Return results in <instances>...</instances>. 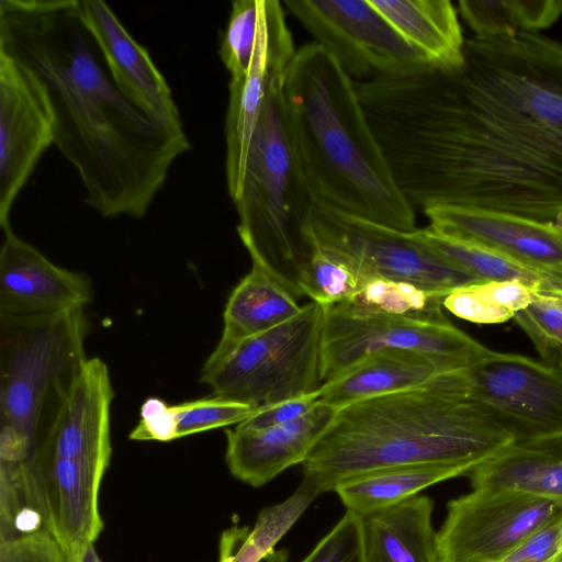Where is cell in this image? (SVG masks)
I'll list each match as a JSON object with an SVG mask.
<instances>
[{
	"label": "cell",
	"instance_id": "obj_1",
	"mask_svg": "<svg viewBox=\"0 0 562 562\" xmlns=\"http://www.w3.org/2000/svg\"><path fill=\"white\" fill-rule=\"evenodd\" d=\"M411 205L562 220V43L465 40L454 69L356 85Z\"/></svg>",
	"mask_w": 562,
	"mask_h": 562
},
{
	"label": "cell",
	"instance_id": "obj_2",
	"mask_svg": "<svg viewBox=\"0 0 562 562\" xmlns=\"http://www.w3.org/2000/svg\"><path fill=\"white\" fill-rule=\"evenodd\" d=\"M0 52L45 87L54 145L76 168L85 202L104 217L142 218L190 143L120 90L79 1L1 0Z\"/></svg>",
	"mask_w": 562,
	"mask_h": 562
},
{
	"label": "cell",
	"instance_id": "obj_3",
	"mask_svg": "<svg viewBox=\"0 0 562 562\" xmlns=\"http://www.w3.org/2000/svg\"><path fill=\"white\" fill-rule=\"evenodd\" d=\"M462 369L336 409L301 464L303 481L323 494L376 469L482 463L516 443L469 395Z\"/></svg>",
	"mask_w": 562,
	"mask_h": 562
},
{
	"label": "cell",
	"instance_id": "obj_4",
	"mask_svg": "<svg viewBox=\"0 0 562 562\" xmlns=\"http://www.w3.org/2000/svg\"><path fill=\"white\" fill-rule=\"evenodd\" d=\"M283 97L293 145L315 202L386 227L416 229L359 99L356 81L318 43L296 49Z\"/></svg>",
	"mask_w": 562,
	"mask_h": 562
},
{
	"label": "cell",
	"instance_id": "obj_5",
	"mask_svg": "<svg viewBox=\"0 0 562 562\" xmlns=\"http://www.w3.org/2000/svg\"><path fill=\"white\" fill-rule=\"evenodd\" d=\"M83 310L41 317L0 315V464L32 468L46 459L88 359Z\"/></svg>",
	"mask_w": 562,
	"mask_h": 562
},
{
	"label": "cell",
	"instance_id": "obj_6",
	"mask_svg": "<svg viewBox=\"0 0 562 562\" xmlns=\"http://www.w3.org/2000/svg\"><path fill=\"white\" fill-rule=\"evenodd\" d=\"M283 80L265 102L234 204L237 233L250 259L300 299L299 277L316 247L311 232L315 201L293 145Z\"/></svg>",
	"mask_w": 562,
	"mask_h": 562
},
{
	"label": "cell",
	"instance_id": "obj_7",
	"mask_svg": "<svg viewBox=\"0 0 562 562\" xmlns=\"http://www.w3.org/2000/svg\"><path fill=\"white\" fill-rule=\"evenodd\" d=\"M325 314V305L310 301L284 323L215 348L203 364L201 382L215 396L257 408L318 390Z\"/></svg>",
	"mask_w": 562,
	"mask_h": 562
},
{
	"label": "cell",
	"instance_id": "obj_8",
	"mask_svg": "<svg viewBox=\"0 0 562 562\" xmlns=\"http://www.w3.org/2000/svg\"><path fill=\"white\" fill-rule=\"evenodd\" d=\"M408 350L471 366L491 351L443 318L394 315L344 302L326 306L323 384L380 350Z\"/></svg>",
	"mask_w": 562,
	"mask_h": 562
},
{
	"label": "cell",
	"instance_id": "obj_9",
	"mask_svg": "<svg viewBox=\"0 0 562 562\" xmlns=\"http://www.w3.org/2000/svg\"><path fill=\"white\" fill-rule=\"evenodd\" d=\"M311 232L318 247L350 262L364 279L405 281L443 297L480 282L424 244L415 229L386 227L315 202Z\"/></svg>",
	"mask_w": 562,
	"mask_h": 562
},
{
	"label": "cell",
	"instance_id": "obj_10",
	"mask_svg": "<svg viewBox=\"0 0 562 562\" xmlns=\"http://www.w3.org/2000/svg\"><path fill=\"white\" fill-rule=\"evenodd\" d=\"M284 4L355 81L434 68L371 0H289Z\"/></svg>",
	"mask_w": 562,
	"mask_h": 562
},
{
	"label": "cell",
	"instance_id": "obj_11",
	"mask_svg": "<svg viewBox=\"0 0 562 562\" xmlns=\"http://www.w3.org/2000/svg\"><path fill=\"white\" fill-rule=\"evenodd\" d=\"M469 395L515 436L517 445L562 443V369L491 350L462 369Z\"/></svg>",
	"mask_w": 562,
	"mask_h": 562
},
{
	"label": "cell",
	"instance_id": "obj_12",
	"mask_svg": "<svg viewBox=\"0 0 562 562\" xmlns=\"http://www.w3.org/2000/svg\"><path fill=\"white\" fill-rule=\"evenodd\" d=\"M562 514L550 499L513 491L472 488L447 504L437 531L441 562H501Z\"/></svg>",
	"mask_w": 562,
	"mask_h": 562
},
{
	"label": "cell",
	"instance_id": "obj_13",
	"mask_svg": "<svg viewBox=\"0 0 562 562\" xmlns=\"http://www.w3.org/2000/svg\"><path fill=\"white\" fill-rule=\"evenodd\" d=\"M54 144V114L40 78L0 52V227L42 154Z\"/></svg>",
	"mask_w": 562,
	"mask_h": 562
},
{
	"label": "cell",
	"instance_id": "obj_14",
	"mask_svg": "<svg viewBox=\"0 0 562 562\" xmlns=\"http://www.w3.org/2000/svg\"><path fill=\"white\" fill-rule=\"evenodd\" d=\"M292 33L278 0H260L259 30L245 76L231 79L225 120L227 191L235 202L241 191L255 130L272 87L282 80L295 56Z\"/></svg>",
	"mask_w": 562,
	"mask_h": 562
},
{
	"label": "cell",
	"instance_id": "obj_15",
	"mask_svg": "<svg viewBox=\"0 0 562 562\" xmlns=\"http://www.w3.org/2000/svg\"><path fill=\"white\" fill-rule=\"evenodd\" d=\"M2 232L0 315L50 316L85 308L92 301V284L85 273L53 263L11 226Z\"/></svg>",
	"mask_w": 562,
	"mask_h": 562
},
{
	"label": "cell",
	"instance_id": "obj_16",
	"mask_svg": "<svg viewBox=\"0 0 562 562\" xmlns=\"http://www.w3.org/2000/svg\"><path fill=\"white\" fill-rule=\"evenodd\" d=\"M423 212L435 229L495 249L562 283V220L544 222L457 205L430 206Z\"/></svg>",
	"mask_w": 562,
	"mask_h": 562
},
{
	"label": "cell",
	"instance_id": "obj_17",
	"mask_svg": "<svg viewBox=\"0 0 562 562\" xmlns=\"http://www.w3.org/2000/svg\"><path fill=\"white\" fill-rule=\"evenodd\" d=\"M106 469L50 457L32 470L46 527L67 562H76L103 529L99 490Z\"/></svg>",
	"mask_w": 562,
	"mask_h": 562
},
{
	"label": "cell",
	"instance_id": "obj_18",
	"mask_svg": "<svg viewBox=\"0 0 562 562\" xmlns=\"http://www.w3.org/2000/svg\"><path fill=\"white\" fill-rule=\"evenodd\" d=\"M82 19L98 42L120 90L156 124L186 134L170 88L148 52L101 0H78Z\"/></svg>",
	"mask_w": 562,
	"mask_h": 562
},
{
	"label": "cell",
	"instance_id": "obj_19",
	"mask_svg": "<svg viewBox=\"0 0 562 562\" xmlns=\"http://www.w3.org/2000/svg\"><path fill=\"white\" fill-rule=\"evenodd\" d=\"M335 411L317 405L292 422L265 428L227 429L225 461L232 475L260 487L288 468L302 464Z\"/></svg>",
	"mask_w": 562,
	"mask_h": 562
},
{
	"label": "cell",
	"instance_id": "obj_20",
	"mask_svg": "<svg viewBox=\"0 0 562 562\" xmlns=\"http://www.w3.org/2000/svg\"><path fill=\"white\" fill-rule=\"evenodd\" d=\"M113 397L108 366L100 358H88L67 397L46 459L82 460L108 469Z\"/></svg>",
	"mask_w": 562,
	"mask_h": 562
},
{
	"label": "cell",
	"instance_id": "obj_21",
	"mask_svg": "<svg viewBox=\"0 0 562 562\" xmlns=\"http://www.w3.org/2000/svg\"><path fill=\"white\" fill-rule=\"evenodd\" d=\"M467 366L408 350L368 355L319 387L318 405L339 409L351 403L423 384Z\"/></svg>",
	"mask_w": 562,
	"mask_h": 562
},
{
	"label": "cell",
	"instance_id": "obj_22",
	"mask_svg": "<svg viewBox=\"0 0 562 562\" xmlns=\"http://www.w3.org/2000/svg\"><path fill=\"white\" fill-rule=\"evenodd\" d=\"M432 508L417 494L362 516L366 562H441Z\"/></svg>",
	"mask_w": 562,
	"mask_h": 562
},
{
	"label": "cell",
	"instance_id": "obj_23",
	"mask_svg": "<svg viewBox=\"0 0 562 562\" xmlns=\"http://www.w3.org/2000/svg\"><path fill=\"white\" fill-rule=\"evenodd\" d=\"M398 35L434 68L450 70L463 61L465 38L449 0H371Z\"/></svg>",
	"mask_w": 562,
	"mask_h": 562
},
{
	"label": "cell",
	"instance_id": "obj_24",
	"mask_svg": "<svg viewBox=\"0 0 562 562\" xmlns=\"http://www.w3.org/2000/svg\"><path fill=\"white\" fill-rule=\"evenodd\" d=\"M468 476L472 488L530 494L562 506V443H514Z\"/></svg>",
	"mask_w": 562,
	"mask_h": 562
},
{
	"label": "cell",
	"instance_id": "obj_25",
	"mask_svg": "<svg viewBox=\"0 0 562 562\" xmlns=\"http://www.w3.org/2000/svg\"><path fill=\"white\" fill-rule=\"evenodd\" d=\"M297 300L262 265L251 260V269L228 296L215 348H228L289 321L302 308Z\"/></svg>",
	"mask_w": 562,
	"mask_h": 562
},
{
	"label": "cell",
	"instance_id": "obj_26",
	"mask_svg": "<svg viewBox=\"0 0 562 562\" xmlns=\"http://www.w3.org/2000/svg\"><path fill=\"white\" fill-rule=\"evenodd\" d=\"M481 462L382 468L342 481L334 492L347 510L366 516L398 504L434 484L468 475Z\"/></svg>",
	"mask_w": 562,
	"mask_h": 562
},
{
	"label": "cell",
	"instance_id": "obj_27",
	"mask_svg": "<svg viewBox=\"0 0 562 562\" xmlns=\"http://www.w3.org/2000/svg\"><path fill=\"white\" fill-rule=\"evenodd\" d=\"M416 236L450 263L480 282L518 281L542 291L562 290V283L484 245L441 233L430 225L416 228Z\"/></svg>",
	"mask_w": 562,
	"mask_h": 562
},
{
	"label": "cell",
	"instance_id": "obj_28",
	"mask_svg": "<svg viewBox=\"0 0 562 562\" xmlns=\"http://www.w3.org/2000/svg\"><path fill=\"white\" fill-rule=\"evenodd\" d=\"M321 494L305 481L280 504L262 509L251 530L233 526L222 533L220 559L223 562H260L276 548L304 510Z\"/></svg>",
	"mask_w": 562,
	"mask_h": 562
},
{
	"label": "cell",
	"instance_id": "obj_29",
	"mask_svg": "<svg viewBox=\"0 0 562 562\" xmlns=\"http://www.w3.org/2000/svg\"><path fill=\"white\" fill-rule=\"evenodd\" d=\"M458 10L476 37L539 33L562 15V0H460Z\"/></svg>",
	"mask_w": 562,
	"mask_h": 562
},
{
	"label": "cell",
	"instance_id": "obj_30",
	"mask_svg": "<svg viewBox=\"0 0 562 562\" xmlns=\"http://www.w3.org/2000/svg\"><path fill=\"white\" fill-rule=\"evenodd\" d=\"M364 281L350 262L316 245L300 273L299 289L302 296L329 306L353 301Z\"/></svg>",
	"mask_w": 562,
	"mask_h": 562
},
{
	"label": "cell",
	"instance_id": "obj_31",
	"mask_svg": "<svg viewBox=\"0 0 562 562\" xmlns=\"http://www.w3.org/2000/svg\"><path fill=\"white\" fill-rule=\"evenodd\" d=\"M443 296L416 284L383 277L367 279L352 303L394 315L443 318Z\"/></svg>",
	"mask_w": 562,
	"mask_h": 562
},
{
	"label": "cell",
	"instance_id": "obj_32",
	"mask_svg": "<svg viewBox=\"0 0 562 562\" xmlns=\"http://www.w3.org/2000/svg\"><path fill=\"white\" fill-rule=\"evenodd\" d=\"M514 319L528 335L541 360L562 369V290L538 291Z\"/></svg>",
	"mask_w": 562,
	"mask_h": 562
},
{
	"label": "cell",
	"instance_id": "obj_33",
	"mask_svg": "<svg viewBox=\"0 0 562 562\" xmlns=\"http://www.w3.org/2000/svg\"><path fill=\"white\" fill-rule=\"evenodd\" d=\"M260 0H235L225 30L221 35L218 54L231 79L246 75L251 64L259 30Z\"/></svg>",
	"mask_w": 562,
	"mask_h": 562
},
{
	"label": "cell",
	"instance_id": "obj_34",
	"mask_svg": "<svg viewBox=\"0 0 562 562\" xmlns=\"http://www.w3.org/2000/svg\"><path fill=\"white\" fill-rule=\"evenodd\" d=\"M258 411L252 405L215 395L171 405L177 439L238 425Z\"/></svg>",
	"mask_w": 562,
	"mask_h": 562
},
{
	"label": "cell",
	"instance_id": "obj_35",
	"mask_svg": "<svg viewBox=\"0 0 562 562\" xmlns=\"http://www.w3.org/2000/svg\"><path fill=\"white\" fill-rule=\"evenodd\" d=\"M301 562H366L362 516L347 510Z\"/></svg>",
	"mask_w": 562,
	"mask_h": 562
},
{
	"label": "cell",
	"instance_id": "obj_36",
	"mask_svg": "<svg viewBox=\"0 0 562 562\" xmlns=\"http://www.w3.org/2000/svg\"><path fill=\"white\" fill-rule=\"evenodd\" d=\"M480 283L451 291L443 297V308L462 319L477 324H499L514 318L512 314L497 307L485 296Z\"/></svg>",
	"mask_w": 562,
	"mask_h": 562
},
{
	"label": "cell",
	"instance_id": "obj_37",
	"mask_svg": "<svg viewBox=\"0 0 562 562\" xmlns=\"http://www.w3.org/2000/svg\"><path fill=\"white\" fill-rule=\"evenodd\" d=\"M0 562H67L52 533L42 529L0 539Z\"/></svg>",
	"mask_w": 562,
	"mask_h": 562
},
{
	"label": "cell",
	"instance_id": "obj_38",
	"mask_svg": "<svg viewBox=\"0 0 562 562\" xmlns=\"http://www.w3.org/2000/svg\"><path fill=\"white\" fill-rule=\"evenodd\" d=\"M562 557V514L522 541L501 562H559Z\"/></svg>",
	"mask_w": 562,
	"mask_h": 562
},
{
	"label": "cell",
	"instance_id": "obj_39",
	"mask_svg": "<svg viewBox=\"0 0 562 562\" xmlns=\"http://www.w3.org/2000/svg\"><path fill=\"white\" fill-rule=\"evenodd\" d=\"M130 439L167 442L177 439L171 405L159 397H148L139 409V420L130 432Z\"/></svg>",
	"mask_w": 562,
	"mask_h": 562
},
{
	"label": "cell",
	"instance_id": "obj_40",
	"mask_svg": "<svg viewBox=\"0 0 562 562\" xmlns=\"http://www.w3.org/2000/svg\"><path fill=\"white\" fill-rule=\"evenodd\" d=\"M319 389L297 397H293L259 411L238 424L246 428H265L295 420L312 412L318 405Z\"/></svg>",
	"mask_w": 562,
	"mask_h": 562
},
{
	"label": "cell",
	"instance_id": "obj_41",
	"mask_svg": "<svg viewBox=\"0 0 562 562\" xmlns=\"http://www.w3.org/2000/svg\"><path fill=\"white\" fill-rule=\"evenodd\" d=\"M485 296L497 307L515 316L526 308L539 290L518 281L481 282Z\"/></svg>",
	"mask_w": 562,
	"mask_h": 562
},
{
	"label": "cell",
	"instance_id": "obj_42",
	"mask_svg": "<svg viewBox=\"0 0 562 562\" xmlns=\"http://www.w3.org/2000/svg\"><path fill=\"white\" fill-rule=\"evenodd\" d=\"M76 562H102V560L94 548V543H90L82 550Z\"/></svg>",
	"mask_w": 562,
	"mask_h": 562
},
{
	"label": "cell",
	"instance_id": "obj_43",
	"mask_svg": "<svg viewBox=\"0 0 562 562\" xmlns=\"http://www.w3.org/2000/svg\"><path fill=\"white\" fill-rule=\"evenodd\" d=\"M289 553L285 549H274L266 555L260 562H288Z\"/></svg>",
	"mask_w": 562,
	"mask_h": 562
},
{
	"label": "cell",
	"instance_id": "obj_44",
	"mask_svg": "<svg viewBox=\"0 0 562 562\" xmlns=\"http://www.w3.org/2000/svg\"><path fill=\"white\" fill-rule=\"evenodd\" d=\"M559 562H562V557H561V559L559 560Z\"/></svg>",
	"mask_w": 562,
	"mask_h": 562
}]
</instances>
